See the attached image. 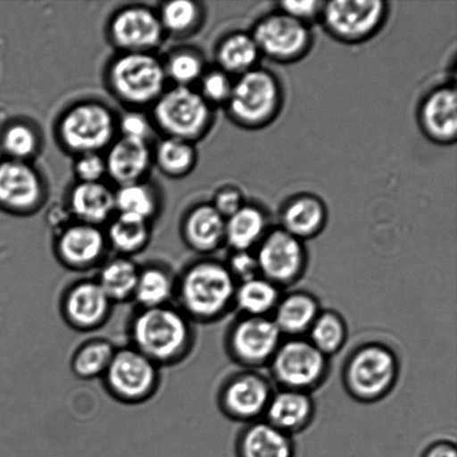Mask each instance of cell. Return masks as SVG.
<instances>
[{"label":"cell","mask_w":457,"mask_h":457,"mask_svg":"<svg viewBox=\"0 0 457 457\" xmlns=\"http://www.w3.org/2000/svg\"><path fill=\"white\" fill-rule=\"evenodd\" d=\"M132 347L159 367L178 364L195 344L192 320L171 304L138 309L129 324Z\"/></svg>","instance_id":"cell-1"},{"label":"cell","mask_w":457,"mask_h":457,"mask_svg":"<svg viewBox=\"0 0 457 457\" xmlns=\"http://www.w3.org/2000/svg\"><path fill=\"white\" fill-rule=\"evenodd\" d=\"M237 286L227 264L201 260L177 279L178 308L192 321H216L235 306Z\"/></svg>","instance_id":"cell-2"},{"label":"cell","mask_w":457,"mask_h":457,"mask_svg":"<svg viewBox=\"0 0 457 457\" xmlns=\"http://www.w3.org/2000/svg\"><path fill=\"white\" fill-rule=\"evenodd\" d=\"M398 374L400 362L396 353L383 344L367 343L349 355L343 380L349 395L356 401L374 403L392 392Z\"/></svg>","instance_id":"cell-3"},{"label":"cell","mask_w":457,"mask_h":457,"mask_svg":"<svg viewBox=\"0 0 457 457\" xmlns=\"http://www.w3.org/2000/svg\"><path fill=\"white\" fill-rule=\"evenodd\" d=\"M281 88L268 71L254 69L233 83L228 112L237 124L249 129L262 128L279 113Z\"/></svg>","instance_id":"cell-4"},{"label":"cell","mask_w":457,"mask_h":457,"mask_svg":"<svg viewBox=\"0 0 457 457\" xmlns=\"http://www.w3.org/2000/svg\"><path fill=\"white\" fill-rule=\"evenodd\" d=\"M269 365L273 379L282 389L309 394L324 382L329 358L309 339L295 337L280 344Z\"/></svg>","instance_id":"cell-5"},{"label":"cell","mask_w":457,"mask_h":457,"mask_svg":"<svg viewBox=\"0 0 457 457\" xmlns=\"http://www.w3.org/2000/svg\"><path fill=\"white\" fill-rule=\"evenodd\" d=\"M102 378L116 401L141 404L158 391L160 367L132 346L118 348Z\"/></svg>","instance_id":"cell-6"},{"label":"cell","mask_w":457,"mask_h":457,"mask_svg":"<svg viewBox=\"0 0 457 457\" xmlns=\"http://www.w3.org/2000/svg\"><path fill=\"white\" fill-rule=\"evenodd\" d=\"M270 317L241 316L227 335V351L233 361L248 369L269 365L282 343Z\"/></svg>","instance_id":"cell-7"},{"label":"cell","mask_w":457,"mask_h":457,"mask_svg":"<svg viewBox=\"0 0 457 457\" xmlns=\"http://www.w3.org/2000/svg\"><path fill=\"white\" fill-rule=\"evenodd\" d=\"M155 119L171 137L189 141L207 129L212 112L201 94L187 87H178L160 97Z\"/></svg>","instance_id":"cell-8"},{"label":"cell","mask_w":457,"mask_h":457,"mask_svg":"<svg viewBox=\"0 0 457 457\" xmlns=\"http://www.w3.org/2000/svg\"><path fill=\"white\" fill-rule=\"evenodd\" d=\"M255 257L260 276L279 288L295 284L306 271L307 253L303 241L284 228L267 233Z\"/></svg>","instance_id":"cell-9"},{"label":"cell","mask_w":457,"mask_h":457,"mask_svg":"<svg viewBox=\"0 0 457 457\" xmlns=\"http://www.w3.org/2000/svg\"><path fill=\"white\" fill-rule=\"evenodd\" d=\"M386 13L387 4L380 0H335L325 3L321 16L334 37L358 43L379 29Z\"/></svg>","instance_id":"cell-10"},{"label":"cell","mask_w":457,"mask_h":457,"mask_svg":"<svg viewBox=\"0 0 457 457\" xmlns=\"http://www.w3.org/2000/svg\"><path fill=\"white\" fill-rule=\"evenodd\" d=\"M165 71L155 57L145 53H129L112 65V87L123 100L145 104L163 91Z\"/></svg>","instance_id":"cell-11"},{"label":"cell","mask_w":457,"mask_h":457,"mask_svg":"<svg viewBox=\"0 0 457 457\" xmlns=\"http://www.w3.org/2000/svg\"><path fill=\"white\" fill-rule=\"evenodd\" d=\"M253 37L260 53L282 62L299 60L312 45L308 26L284 12L262 18Z\"/></svg>","instance_id":"cell-12"},{"label":"cell","mask_w":457,"mask_h":457,"mask_svg":"<svg viewBox=\"0 0 457 457\" xmlns=\"http://www.w3.org/2000/svg\"><path fill=\"white\" fill-rule=\"evenodd\" d=\"M273 395L270 382L253 370L232 375L219 393V405L228 419L253 423L264 416Z\"/></svg>","instance_id":"cell-13"},{"label":"cell","mask_w":457,"mask_h":457,"mask_svg":"<svg viewBox=\"0 0 457 457\" xmlns=\"http://www.w3.org/2000/svg\"><path fill=\"white\" fill-rule=\"evenodd\" d=\"M113 118L104 106L87 103L67 112L61 123L62 142L80 154H96L113 136Z\"/></svg>","instance_id":"cell-14"},{"label":"cell","mask_w":457,"mask_h":457,"mask_svg":"<svg viewBox=\"0 0 457 457\" xmlns=\"http://www.w3.org/2000/svg\"><path fill=\"white\" fill-rule=\"evenodd\" d=\"M113 306L96 279H84L66 289L62 297L61 312L71 328L93 331L109 320Z\"/></svg>","instance_id":"cell-15"},{"label":"cell","mask_w":457,"mask_h":457,"mask_svg":"<svg viewBox=\"0 0 457 457\" xmlns=\"http://www.w3.org/2000/svg\"><path fill=\"white\" fill-rule=\"evenodd\" d=\"M105 249V236L96 226L82 223L62 233L56 250L58 259L65 267L85 271L100 263Z\"/></svg>","instance_id":"cell-16"},{"label":"cell","mask_w":457,"mask_h":457,"mask_svg":"<svg viewBox=\"0 0 457 457\" xmlns=\"http://www.w3.org/2000/svg\"><path fill=\"white\" fill-rule=\"evenodd\" d=\"M162 24L154 12L138 7L119 12L111 26L114 42L132 53L154 47L162 38Z\"/></svg>","instance_id":"cell-17"},{"label":"cell","mask_w":457,"mask_h":457,"mask_svg":"<svg viewBox=\"0 0 457 457\" xmlns=\"http://www.w3.org/2000/svg\"><path fill=\"white\" fill-rule=\"evenodd\" d=\"M42 191L39 177L29 164L17 160L0 163V204L29 209L38 203Z\"/></svg>","instance_id":"cell-18"},{"label":"cell","mask_w":457,"mask_h":457,"mask_svg":"<svg viewBox=\"0 0 457 457\" xmlns=\"http://www.w3.org/2000/svg\"><path fill=\"white\" fill-rule=\"evenodd\" d=\"M313 415L315 403L308 393L281 389L273 393L264 420L291 436L308 428Z\"/></svg>","instance_id":"cell-19"},{"label":"cell","mask_w":457,"mask_h":457,"mask_svg":"<svg viewBox=\"0 0 457 457\" xmlns=\"http://www.w3.org/2000/svg\"><path fill=\"white\" fill-rule=\"evenodd\" d=\"M424 132L438 143L454 142L457 133V107L454 88L443 87L425 98L420 107Z\"/></svg>","instance_id":"cell-20"},{"label":"cell","mask_w":457,"mask_h":457,"mask_svg":"<svg viewBox=\"0 0 457 457\" xmlns=\"http://www.w3.org/2000/svg\"><path fill=\"white\" fill-rule=\"evenodd\" d=\"M237 457H295L288 434L272 427L266 420L250 423L241 432L237 443Z\"/></svg>","instance_id":"cell-21"},{"label":"cell","mask_w":457,"mask_h":457,"mask_svg":"<svg viewBox=\"0 0 457 457\" xmlns=\"http://www.w3.org/2000/svg\"><path fill=\"white\" fill-rule=\"evenodd\" d=\"M320 313V303L312 294L295 291L280 298L272 313V320L282 336L302 337L309 333Z\"/></svg>","instance_id":"cell-22"},{"label":"cell","mask_w":457,"mask_h":457,"mask_svg":"<svg viewBox=\"0 0 457 457\" xmlns=\"http://www.w3.org/2000/svg\"><path fill=\"white\" fill-rule=\"evenodd\" d=\"M106 171L120 187L137 183L150 164L145 141L123 137L116 142L107 156Z\"/></svg>","instance_id":"cell-23"},{"label":"cell","mask_w":457,"mask_h":457,"mask_svg":"<svg viewBox=\"0 0 457 457\" xmlns=\"http://www.w3.org/2000/svg\"><path fill=\"white\" fill-rule=\"evenodd\" d=\"M226 236V219L213 205H200L187 217L185 237L187 245L201 253L217 250Z\"/></svg>","instance_id":"cell-24"},{"label":"cell","mask_w":457,"mask_h":457,"mask_svg":"<svg viewBox=\"0 0 457 457\" xmlns=\"http://www.w3.org/2000/svg\"><path fill=\"white\" fill-rule=\"evenodd\" d=\"M326 208L316 196L299 195L286 205L282 213L284 230L303 241L318 235L326 223Z\"/></svg>","instance_id":"cell-25"},{"label":"cell","mask_w":457,"mask_h":457,"mask_svg":"<svg viewBox=\"0 0 457 457\" xmlns=\"http://www.w3.org/2000/svg\"><path fill=\"white\" fill-rule=\"evenodd\" d=\"M177 278L162 266L140 268L133 300L138 309L168 306L176 297Z\"/></svg>","instance_id":"cell-26"},{"label":"cell","mask_w":457,"mask_h":457,"mask_svg":"<svg viewBox=\"0 0 457 457\" xmlns=\"http://www.w3.org/2000/svg\"><path fill=\"white\" fill-rule=\"evenodd\" d=\"M71 205L87 225L104 222L115 209L113 192L100 182H82L71 192Z\"/></svg>","instance_id":"cell-27"},{"label":"cell","mask_w":457,"mask_h":457,"mask_svg":"<svg viewBox=\"0 0 457 457\" xmlns=\"http://www.w3.org/2000/svg\"><path fill=\"white\" fill-rule=\"evenodd\" d=\"M138 272L140 267L122 255L103 263L96 280L112 303H122L133 300Z\"/></svg>","instance_id":"cell-28"},{"label":"cell","mask_w":457,"mask_h":457,"mask_svg":"<svg viewBox=\"0 0 457 457\" xmlns=\"http://www.w3.org/2000/svg\"><path fill=\"white\" fill-rule=\"evenodd\" d=\"M280 298L279 287L259 276L237 284L235 306L242 316L270 317Z\"/></svg>","instance_id":"cell-29"},{"label":"cell","mask_w":457,"mask_h":457,"mask_svg":"<svg viewBox=\"0 0 457 457\" xmlns=\"http://www.w3.org/2000/svg\"><path fill=\"white\" fill-rule=\"evenodd\" d=\"M266 217L258 208L244 205L226 220L225 242L233 251H251L266 236Z\"/></svg>","instance_id":"cell-30"},{"label":"cell","mask_w":457,"mask_h":457,"mask_svg":"<svg viewBox=\"0 0 457 457\" xmlns=\"http://www.w3.org/2000/svg\"><path fill=\"white\" fill-rule=\"evenodd\" d=\"M260 54L253 35L237 33L228 36L220 44L218 61L225 73L241 76L254 70Z\"/></svg>","instance_id":"cell-31"},{"label":"cell","mask_w":457,"mask_h":457,"mask_svg":"<svg viewBox=\"0 0 457 457\" xmlns=\"http://www.w3.org/2000/svg\"><path fill=\"white\" fill-rule=\"evenodd\" d=\"M116 349L106 339L88 340L71 357V370L80 379L103 378L113 360Z\"/></svg>","instance_id":"cell-32"},{"label":"cell","mask_w":457,"mask_h":457,"mask_svg":"<svg viewBox=\"0 0 457 457\" xmlns=\"http://www.w3.org/2000/svg\"><path fill=\"white\" fill-rule=\"evenodd\" d=\"M308 334L309 342L329 358L337 353L346 343V322L337 312H320Z\"/></svg>","instance_id":"cell-33"},{"label":"cell","mask_w":457,"mask_h":457,"mask_svg":"<svg viewBox=\"0 0 457 457\" xmlns=\"http://www.w3.org/2000/svg\"><path fill=\"white\" fill-rule=\"evenodd\" d=\"M107 240L116 251L127 257L145 248L149 240V228L145 219L120 214L112 223Z\"/></svg>","instance_id":"cell-34"},{"label":"cell","mask_w":457,"mask_h":457,"mask_svg":"<svg viewBox=\"0 0 457 457\" xmlns=\"http://www.w3.org/2000/svg\"><path fill=\"white\" fill-rule=\"evenodd\" d=\"M114 198L115 208L119 209L120 214L147 220L155 210V199L150 187L138 182L120 187Z\"/></svg>","instance_id":"cell-35"},{"label":"cell","mask_w":457,"mask_h":457,"mask_svg":"<svg viewBox=\"0 0 457 457\" xmlns=\"http://www.w3.org/2000/svg\"><path fill=\"white\" fill-rule=\"evenodd\" d=\"M160 168L170 174H182L189 171L195 163V150L189 142L170 137L161 142L156 152Z\"/></svg>","instance_id":"cell-36"},{"label":"cell","mask_w":457,"mask_h":457,"mask_svg":"<svg viewBox=\"0 0 457 457\" xmlns=\"http://www.w3.org/2000/svg\"><path fill=\"white\" fill-rule=\"evenodd\" d=\"M199 12L196 4L176 0L164 4L160 21L162 27L173 33H185L198 22Z\"/></svg>","instance_id":"cell-37"},{"label":"cell","mask_w":457,"mask_h":457,"mask_svg":"<svg viewBox=\"0 0 457 457\" xmlns=\"http://www.w3.org/2000/svg\"><path fill=\"white\" fill-rule=\"evenodd\" d=\"M3 147L13 160L22 161L34 154L37 147V137L33 129L25 124H13L3 137Z\"/></svg>","instance_id":"cell-38"},{"label":"cell","mask_w":457,"mask_h":457,"mask_svg":"<svg viewBox=\"0 0 457 457\" xmlns=\"http://www.w3.org/2000/svg\"><path fill=\"white\" fill-rule=\"evenodd\" d=\"M203 70V61L198 55L183 52L177 54L170 60L167 71L179 87H187L200 78Z\"/></svg>","instance_id":"cell-39"},{"label":"cell","mask_w":457,"mask_h":457,"mask_svg":"<svg viewBox=\"0 0 457 457\" xmlns=\"http://www.w3.org/2000/svg\"><path fill=\"white\" fill-rule=\"evenodd\" d=\"M233 83L225 71H214L203 80V97L207 102L225 103L230 98Z\"/></svg>","instance_id":"cell-40"},{"label":"cell","mask_w":457,"mask_h":457,"mask_svg":"<svg viewBox=\"0 0 457 457\" xmlns=\"http://www.w3.org/2000/svg\"><path fill=\"white\" fill-rule=\"evenodd\" d=\"M227 267L237 284L260 276L257 257L253 251H233Z\"/></svg>","instance_id":"cell-41"},{"label":"cell","mask_w":457,"mask_h":457,"mask_svg":"<svg viewBox=\"0 0 457 457\" xmlns=\"http://www.w3.org/2000/svg\"><path fill=\"white\" fill-rule=\"evenodd\" d=\"M325 3L317 0H303V2H284L280 4L281 12L295 18L307 25V22L321 15Z\"/></svg>","instance_id":"cell-42"},{"label":"cell","mask_w":457,"mask_h":457,"mask_svg":"<svg viewBox=\"0 0 457 457\" xmlns=\"http://www.w3.org/2000/svg\"><path fill=\"white\" fill-rule=\"evenodd\" d=\"M106 171L104 160L96 154H85L76 164V172L83 182H98Z\"/></svg>","instance_id":"cell-43"},{"label":"cell","mask_w":457,"mask_h":457,"mask_svg":"<svg viewBox=\"0 0 457 457\" xmlns=\"http://www.w3.org/2000/svg\"><path fill=\"white\" fill-rule=\"evenodd\" d=\"M120 129H122L124 134L123 137L145 141L146 137L150 133V124L145 116L137 113H129L122 119Z\"/></svg>","instance_id":"cell-44"},{"label":"cell","mask_w":457,"mask_h":457,"mask_svg":"<svg viewBox=\"0 0 457 457\" xmlns=\"http://www.w3.org/2000/svg\"><path fill=\"white\" fill-rule=\"evenodd\" d=\"M213 207L216 208L217 212L227 220L228 218H230L244 207L242 195L240 192L236 189L222 190L220 194L216 196V203H214Z\"/></svg>","instance_id":"cell-45"},{"label":"cell","mask_w":457,"mask_h":457,"mask_svg":"<svg viewBox=\"0 0 457 457\" xmlns=\"http://www.w3.org/2000/svg\"><path fill=\"white\" fill-rule=\"evenodd\" d=\"M420 457H457L456 446L447 441L436 442L428 446Z\"/></svg>","instance_id":"cell-46"}]
</instances>
